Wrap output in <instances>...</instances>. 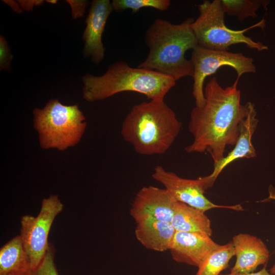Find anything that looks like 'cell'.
Here are the masks:
<instances>
[{
	"instance_id": "obj_1",
	"label": "cell",
	"mask_w": 275,
	"mask_h": 275,
	"mask_svg": "<svg viewBox=\"0 0 275 275\" xmlns=\"http://www.w3.org/2000/svg\"><path fill=\"white\" fill-rule=\"evenodd\" d=\"M238 80L224 88L213 76L206 84L205 104L195 106L190 113L188 130L194 140L184 149L186 152H208L214 164L225 157L228 146L235 145L246 114V105L241 104L237 89Z\"/></svg>"
},
{
	"instance_id": "obj_2",
	"label": "cell",
	"mask_w": 275,
	"mask_h": 275,
	"mask_svg": "<svg viewBox=\"0 0 275 275\" xmlns=\"http://www.w3.org/2000/svg\"><path fill=\"white\" fill-rule=\"evenodd\" d=\"M189 17L176 24L156 18L147 29L145 43L149 48L146 59L138 67L158 72L175 81L186 76L193 77L194 67L185 58L186 51L198 46Z\"/></svg>"
},
{
	"instance_id": "obj_3",
	"label": "cell",
	"mask_w": 275,
	"mask_h": 275,
	"mask_svg": "<svg viewBox=\"0 0 275 275\" xmlns=\"http://www.w3.org/2000/svg\"><path fill=\"white\" fill-rule=\"evenodd\" d=\"M181 127L164 100H150L132 106L123 122L121 133L138 153L160 155L170 149Z\"/></svg>"
},
{
	"instance_id": "obj_4",
	"label": "cell",
	"mask_w": 275,
	"mask_h": 275,
	"mask_svg": "<svg viewBox=\"0 0 275 275\" xmlns=\"http://www.w3.org/2000/svg\"><path fill=\"white\" fill-rule=\"evenodd\" d=\"M81 80L82 96L88 102L102 100L123 92L139 93L150 100H164L176 81L158 72L132 67L122 61L112 64L102 75L87 73Z\"/></svg>"
},
{
	"instance_id": "obj_5",
	"label": "cell",
	"mask_w": 275,
	"mask_h": 275,
	"mask_svg": "<svg viewBox=\"0 0 275 275\" xmlns=\"http://www.w3.org/2000/svg\"><path fill=\"white\" fill-rule=\"evenodd\" d=\"M34 126L41 148L64 151L80 141L87 126L78 105H66L51 99L42 108L33 111Z\"/></svg>"
},
{
	"instance_id": "obj_6",
	"label": "cell",
	"mask_w": 275,
	"mask_h": 275,
	"mask_svg": "<svg viewBox=\"0 0 275 275\" xmlns=\"http://www.w3.org/2000/svg\"><path fill=\"white\" fill-rule=\"evenodd\" d=\"M198 9L200 14L192 24L198 45L211 49L228 51L231 45L242 43L257 51L268 49L267 45L244 35L245 32L254 27L265 28L264 19L244 30H233L225 25V13L221 0L204 1L198 6Z\"/></svg>"
},
{
	"instance_id": "obj_7",
	"label": "cell",
	"mask_w": 275,
	"mask_h": 275,
	"mask_svg": "<svg viewBox=\"0 0 275 275\" xmlns=\"http://www.w3.org/2000/svg\"><path fill=\"white\" fill-rule=\"evenodd\" d=\"M190 61L194 67L193 95L196 106L200 107L205 103L203 89L205 78L221 67L226 66L233 68L238 80L242 74L256 71L253 59L242 52L211 49L199 45L193 49Z\"/></svg>"
},
{
	"instance_id": "obj_8",
	"label": "cell",
	"mask_w": 275,
	"mask_h": 275,
	"mask_svg": "<svg viewBox=\"0 0 275 275\" xmlns=\"http://www.w3.org/2000/svg\"><path fill=\"white\" fill-rule=\"evenodd\" d=\"M63 208L58 196L51 195L42 200L37 216L25 215L21 217L19 235L30 258L33 270L39 265L46 254L51 226Z\"/></svg>"
},
{
	"instance_id": "obj_9",
	"label": "cell",
	"mask_w": 275,
	"mask_h": 275,
	"mask_svg": "<svg viewBox=\"0 0 275 275\" xmlns=\"http://www.w3.org/2000/svg\"><path fill=\"white\" fill-rule=\"evenodd\" d=\"M152 177L162 184L177 201L204 212L213 208H226L237 211H243L240 204L219 205L215 204L204 195V185L201 177L196 179L182 178L174 172L168 171L161 166H157Z\"/></svg>"
},
{
	"instance_id": "obj_10",
	"label": "cell",
	"mask_w": 275,
	"mask_h": 275,
	"mask_svg": "<svg viewBox=\"0 0 275 275\" xmlns=\"http://www.w3.org/2000/svg\"><path fill=\"white\" fill-rule=\"evenodd\" d=\"M176 202L165 188L144 186L134 197L130 214L136 223L148 218L171 223Z\"/></svg>"
},
{
	"instance_id": "obj_11",
	"label": "cell",
	"mask_w": 275,
	"mask_h": 275,
	"mask_svg": "<svg viewBox=\"0 0 275 275\" xmlns=\"http://www.w3.org/2000/svg\"><path fill=\"white\" fill-rule=\"evenodd\" d=\"M245 117L240 123L239 134L233 149L219 161L213 164V170L209 175L201 177L205 189L211 187L222 171L236 160L252 158L256 156V151L252 143V138L256 130L259 120L254 103L248 102Z\"/></svg>"
},
{
	"instance_id": "obj_12",
	"label": "cell",
	"mask_w": 275,
	"mask_h": 275,
	"mask_svg": "<svg viewBox=\"0 0 275 275\" xmlns=\"http://www.w3.org/2000/svg\"><path fill=\"white\" fill-rule=\"evenodd\" d=\"M90 6L82 34L84 41L82 54L94 64L98 65L105 56L102 36L108 17L114 10L109 0H93Z\"/></svg>"
},
{
	"instance_id": "obj_13",
	"label": "cell",
	"mask_w": 275,
	"mask_h": 275,
	"mask_svg": "<svg viewBox=\"0 0 275 275\" xmlns=\"http://www.w3.org/2000/svg\"><path fill=\"white\" fill-rule=\"evenodd\" d=\"M219 246L206 234L176 231L169 251L175 261L198 267Z\"/></svg>"
},
{
	"instance_id": "obj_14",
	"label": "cell",
	"mask_w": 275,
	"mask_h": 275,
	"mask_svg": "<svg viewBox=\"0 0 275 275\" xmlns=\"http://www.w3.org/2000/svg\"><path fill=\"white\" fill-rule=\"evenodd\" d=\"M232 242L236 259L230 272H253L258 266L266 265L270 253L260 238L240 233L232 238Z\"/></svg>"
},
{
	"instance_id": "obj_15",
	"label": "cell",
	"mask_w": 275,
	"mask_h": 275,
	"mask_svg": "<svg viewBox=\"0 0 275 275\" xmlns=\"http://www.w3.org/2000/svg\"><path fill=\"white\" fill-rule=\"evenodd\" d=\"M176 232L171 223L148 218L136 223L134 233L145 248L162 252L169 250Z\"/></svg>"
},
{
	"instance_id": "obj_16",
	"label": "cell",
	"mask_w": 275,
	"mask_h": 275,
	"mask_svg": "<svg viewBox=\"0 0 275 275\" xmlns=\"http://www.w3.org/2000/svg\"><path fill=\"white\" fill-rule=\"evenodd\" d=\"M30 258L20 235L13 237L0 250V275H31Z\"/></svg>"
},
{
	"instance_id": "obj_17",
	"label": "cell",
	"mask_w": 275,
	"mask_h": 275,
	"mask_svg": "<svg viewBox=\"0 0 275 275\" xmlns=\"http://www.w3.org/2000/svg\"><path fill=\"white\" fill-rule=\"evenodd\" d=\"M204 212L177 201L171 224L176 231L202 233L211 236L210 221Z\"/></svg>"
},
{
	"instance_id": "obj_18",
	"label": "cell",
	"mask_w": 275,
	"mask_h": 275,
	"mask_svg": "<svg viewBox=\"0 0 275 275\" xmlns=\"http://www.w3.org/2000/svg\"><path fill=\"white\" fill-rule=\"evenodd\" d=\"M234 255L232 241L219 245L198 267L195 275H220L221 272L228 266L230 259Z\"/></svg>"
},
{
	"instance_id": "obj_19",
	"label": "cell",
	"mask_w": 275,
	"mask_h": 275,
	"mask_svg": "<svg viewBox=\"0 0 275 275\" xmlns=\"http://www.w3.org/2000/svg\"><path fill=\"white\" fill-rule=\"evenodd\" d=\"M225 14L236 16L240 21L245 18L257 16V11L261 7L267 9L269 1L266 0H221Z\"/></svg>"
},
{
	"instance_id": "obj_20",
	"label": "cell",
	"mask_w": 275,
	"mask_h": 275,
	"mask_svg": "<svg viewBox=\"0 0 275 275\" xmlns=\"http://www.w3.org/2000/svg\"><path fill=\"white\" fill-rule=\"evenodd\" d=\"M111 3L114 11L120 12L130 9L132 13L146 7L163 11L167 10L171 5L169 0H113Z\"/></svg>"
},
{
	"instance_id": "obj_21",
	"label": "cell",
	"mask_w": 275,
	"mask_h": 275,
	"mask_svg": "<svg viewBox=\"0 0 275 275\" xmlns=\"http://www.w3.org/2000/svg\"><path fill=\"white\" fill-rule=\"evenodd\" d=\"M54 246L49 243L43 260L31 275H59L54 262Z\"/></svg>"
},
{
	"instance_id": "obj_22",
	"label": "cell",
	"mask_w": 275,
	"mask_h": 275,
	"mask_svg": "<svg viewBox=\"0 0 275 275\" xmlns=\"http://www.w3.org/2000/svg\"><path fill=\"white\" fill-rule=\"evenodd\" d=\"M13 59L10 46L5 37L0 36V70L10 71Z\"/></svg>"
},
{
	"instance_id": "obj_23",
	"label": "cell",
	"mask_w": 275,
	"mask_h": 275,
	"mask_svg": "<svg viewBox=\"0 0 275 275\" xmlns=\"http://www.w3.org/2000/svg\"><path fill=\"white\" fill-rule=\"evenodd\" d=\"M71 9V16L73 19L82 18L88 7L89 2L86 0H67Z\"/></svg>"
},
{
	"instance_id": "obj_24",
	"label": "cell",
	"mask_w": 275,
	"mask_h": 275,
	"mask_svg": "<svg viewBox=\"0 0 275 275\" xmlns=\"http://www.w3.org/2000/svg\"><path fill=\"white\" fill-rule=\"evenodd\" d=\"M22 10L32 11L35 7L39 6L44 3L42 0H19L17 1Z\"/></svg>"
},
{
	"instance_id": "obj_25",
	"label": "cell",
	"mask_w": 275,
	"mask_h": 275,
	"mask_svg": "<svg viewBox=\"0 0 275 275\" xmlns=\"http://www.w3.org/2000/svg\"><path fill=\"white\" fill-rule=\"evenodd\" d=\"M220 275H273L269 272L266 269V265H264V267L259 271L257 272H253L251 273H242V272H230L228 274H221Z\"/></svg>"
},
{
	"instance_id": "obj_26",
	"label": "cell",
	"mask_w": 275,
	"mask_h": 275,
	"mask_svg": "<svg viewBox=\"0 0 275 275\" xmlns=\"http://www.w3.org/2000/svg\"><path fill=\"white\" fill-rule=\"evenodd\" d=\"M3 2L8 5L14 12L18 14L22 13L23 10L17 1L3 0Z\"/></svg>"
},
{
	"instance_id": "obj_27",
	"label": "cell",
	"mask_w": 275,
	"mask_h": 275,
	"mask_svg": "<svg viewBox=\"0 0 275 275\" xmlns=\"http://www.w3.org/2000/svg\"><path fill=\"white\" fill-rule=\"evenodd\" d=\"M269 197L268 199L275 200V190L272 186L269 188ZM269 272L273 275H275V263L269 270Z\"/></svg>"
},
{
	"instance_id": "obj_28",
	"label": "cell",
	"mask_w": 275,
	"mask_h": 275,
	"mask_svg": "<svg viewBox=\"0 0 275 275\" xmlns=\"http://www.w3.org/2000/svg\"><path fill=\"white\" fill-rule=\"evenodd\" d=\"M46 2L47 3H49L52 4H55L58 3V1L57 0H47V1H46Z\"/></svg>"
}]
</instances>
